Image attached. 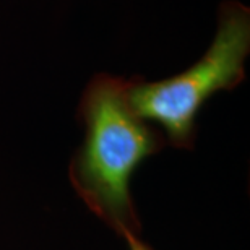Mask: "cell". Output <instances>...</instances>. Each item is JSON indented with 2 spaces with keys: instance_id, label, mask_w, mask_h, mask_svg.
<instances>
[{
  "instance_id": "6da1fadb",
  "label": "cell",
  "mask_w": 250,
  "mask_h": 250,
  "mask_svg": "<svg viewBox=\"0 0 250 250\" xmlns=\"http://www.w3.org/2000/svg\"><path fill=\"white\" fill-rule=\"evenodd\" d=\"M130 80L101 73L88 83L78 106L84 140L68 169L70 182L86 207L119 237L133 246L142 223L130 181L145 159L159 153L166 138L135 112Z\"/></svg>"
},
{
  "instance_id": "7a4b0ae2",
  "label": "cell",
  "mask_w": 250,
  "mask_h": 250,
  "mask_svg": "<svg viewBox=\"0 0 250 250\" xmlns=\"http://www.w3.org/2000/svg\"><path fill=\"white\" fill-rule=\"evenodd\" d=\"M250 52V10L239 2H223L218 31L205 56L176 77L161 82L130 80L128 99L146 122H154L176 148H192L195 121L214 93L234 89L246 78Z\"/></svg>"
},
{
  "instance_id": "3957f363",
  "label": "cell",
  "mask_w": 250,
  "mask_h": 250,
  "mask_svg": "<svg viewBox=\"0 0 250 250\" xmlns=\"http://www.w3.org/2000/svg\"><path fill=\"white\" fill-rule=\"evenodd\" d=\"M130 249H132V250H151L149 247L145 246V244H143L142 241L137 242V244H133V246H130Z\"/></svg>"
}]
</instances>
